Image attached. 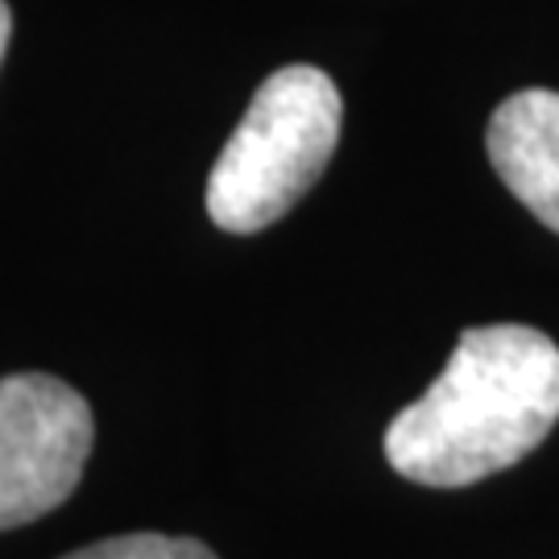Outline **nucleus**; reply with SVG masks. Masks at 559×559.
Instances as JSON below:
<instances>
[{"label": "nucleus", "instance_id": "nucleus-1", "mask_svg": "<svg viewBox=\"0 0 559 559\" xmlns=\"http://www.w3.org/2000/svg\"><path fill=\"white\" fill-rule=\"evenodd\" d=\"M556 423V340L526 323L468 328L427 394L385 427V460L415 485L460 489L519 464Z\"/></svg>", "mask_w": 559, "mask_h": 559}, {"label": "nucleus", "instance_id": "nucleus-2", "mask_svg": "<svg viewBox=\"0 0 559 559\" xmlns=\"http://www.w3.org/2000/svg\"><path fill=\"white\" fill-rule=\"evenodd\" d=\"M344 104L320 67H282L261 83L207 175V216L224 233H261L320 182Z\"/></svg>", "mask_w": 559, "mask_h": 559}, {"label": "nucleus", "instance_id": "nucleus-3", "mask_svg": "<svg viewBox=\"0 0 559 559\" xmlns=\"http://www.w3.org/2000/svg\"><path fill=\"white\" fill-rule=\"evenodd\" d=\"M96 443L92 406L50 373L0 378V531L46 519L75 493Z\"/></svg>", "mask_w": 559, "mask_h": 559}, {"label": "nucleus", "instance_id": "nucleus-4", "mask_svg": "<svg viewBox=\"0 0 559 559\" xmlns=\"http://www.w3.org/2000/svg\"><path fill=\"white\" fill-rule=\"evenodd\" d=\"M485 145L510 195L559 233V92L526 87L501 100Z\"/></svg>", "mask_w": 559, "mask_h": 559}, {"label": "nucleus", "instance_id": "nucleus-5", "mask_svg": "<svg viewBox=\"0 0 559 559\" xmlns=\"http://www.w3.org/2000/svg\"><path fill=\"white\" fill-rule=\"evenodd\" d=\"M62 559H216V551L200 539H175V535H117V539L87 543Z\"/></svg>", "mask_w": 559, "mask_h": 559}, {"label": "nucleus", "instance_id": "nucleus-6", "mask_svg": "<svg viewBox=\"0 0 559 559\" xmlns=\"http://www.w3.org/2000/svg\"><path fill=\"white\" fill-rule=\"evenodd\" d=\"M9 34H13V13H9V4L0 0V59H4V46H9Z\"/></svg>", "mask_w": 559, "mask_h": 559}]
</instances>
